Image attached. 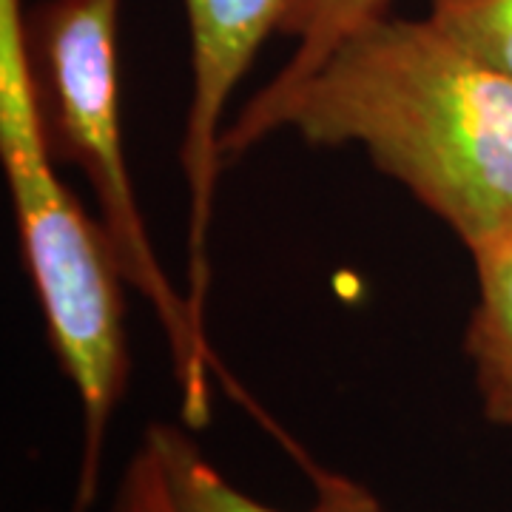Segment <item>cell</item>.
<instances>
[{"mask_svg": "<svg viewBox=\"0 0 512 512\" xmlns=\"http://www.w3.org/2000/svg\"><path fill=\"white\" fill-rule=\"evenodd\" d=\"M123 0H43L26 15L37 106L55 163L83 171L123 279L163 330L188 430L211 421L217 356L188 296L171 285L134 194L120 120L117 26Z\"/></svg>", "mask_w": 512, "mask_h": 512, "instance_id": "3957f363", "label": "cell"}, {"mask_svg": "<svg viewBox=\"0 0 512 512\" xmlns=\"http://www.w3.org/2000/svg\"><path fill=\"white\" fill-rule=\"evenodd\" d=\"M23 0H0V160L46 333L80 402L74 512H92L114 413L128 393L123 271L106 228L60 183L37 106Z\"/></svg>", "mask_w": 512, "mask_h": 512, "instance_id": "7a4b0ae2", "label": "cell"}, {"mask_svg": "<svg viewBox=\"0 0 512 512\" xmlns=\"http://www.w3.org/2000/svg\"><path fill=\"white\" fill-rule=\"evenodd\" d=\"M393 0H296L279 35L293 37V55L285 66L248 100L239 111V120L256 117L279 103L296 83H302L316 69V63L328 55L330 46L350 29L370 18L390 12Z\"/></svg>", "mask_w": 512, "mask_h": 512, "instance_id": "52a82bcc", "label": "cell"}, {"mask_svg": "<svg viewBox=\"0 0 512 512\" xmlns=\"http://www.w3.org/2000/svg\"><path fill=\"white\" fill-rule=\"evenodd\" d=\"M296 0H183L191 40V100L180 146L188 185V274L185 296L205 325L211 288L208 234L222 174L225 109L259 46L282 29Z\"/></svg>", "mask_w": 512, "mask_h": 512, "instance_id": "277c9868", "label": "cell"}, {"mask_svg": "<svg viewBox=\"0 0 512 512\" xmlns=\"http://www.w3.org/2000/svg\"><path fill=\"white\" fill-rule=\"evenodd\" d=\"M148 441L157 447L165 478L180 512H291L276 510L245 490H239L220 467L205 456L188 427L148 424ZM316 478V504L302 512H384L365 487L348 478L311 470Z\"/></svg>", "mask_w": 512, "mask_h": 512, "instance_id": "5b68a950", "label": "cell"}, {"mask_svg": "<svg viewBox=\"0 0 512 512\" xmlns=\"http://www.w3.org/2000/svg\"><path fill=\"white\" fill-rule=\"evenodd\" d=\"M427 18L512 80V0H427Z\"/></svg>", "mask_w": 512, "mask_h": 512, "instance_id": "ba28073f", "label": "cell"}, {"mask_svg": "<svg viewBox=\"0 0 512 512\" xmlns=\"http://www.w3.org/2000/svg\"><path fill=\"white\" fill-rule=\"evenodd\" d=\"M109 512H180L168 487L160 453L148 436H143L134 456L128 458L126 470L120 473Z\"/></svg>", "mask_w": 512, "mask_h": 512, "instance_id": "9c48e42d", "label": "cell"}, {"mask_svg": "<svg viewBox=\"0 0 512 512\" xmlns=\"http://www.w3.org/2000/svg\"><path fill=\"white\" fill-rule=\"evenodd\" d=\"M69 512H74V510H69Z\"/></svg>", "mask_w": 512, "mask_h": 512, "instance_id": "30bf717a", "label": "cell"}, {"mask_svg": "<svg viewBox=\"0 0 512 512\" xmlns=\"http://www.w3.org/2000/svg\"><path fill=\"white\" fill-rule=\"evenodd\" d=\"M478 299L464 330L478 404L493 427L512 433V231L470 248Z\"/></svg>", "mask_w": 512, "mask_h": 512, "instance_id": "8992f818", "label": "cell"}, {"mask_svg": "<svg viewBox=\"0 0 512 512\" xmlns=\"http://www.w3.org/2000/svg\"><path fill=\"white\" fill-rule=\"evenodd\" d=\"M282 128L365 148L467 251L512 231V80L430 18L387 12L350 29L279 103L225 126L222 160Z\"/></svg>", "mask_w": 512, "mask_h": 512, "instance_id": "6da1fadb", "label": "cell"}]
</instances>
